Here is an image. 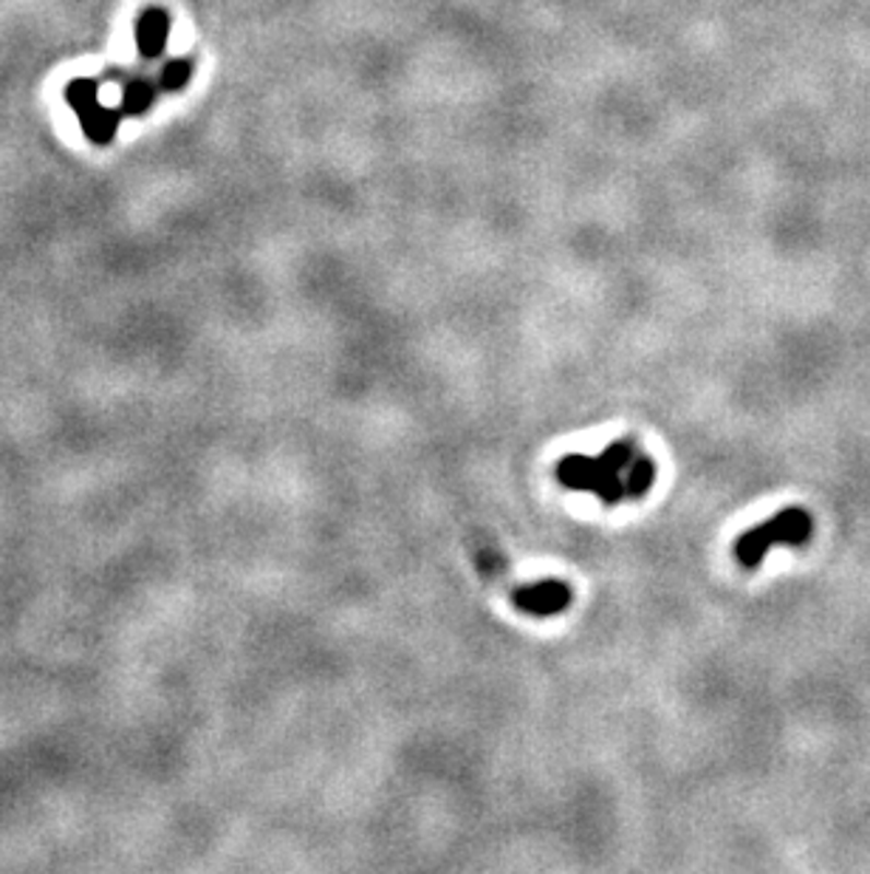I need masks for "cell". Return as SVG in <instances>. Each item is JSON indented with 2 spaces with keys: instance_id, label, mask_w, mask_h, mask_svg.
Listing matches in <instances>:
<instances>
[{
  "instance_id": "1",
  "label": "cell",
  "mask_w": 870,
  "mask_h": 874,
  "mask_svg": "<svg viewBox=\"0 0 870 874\" xmlns=\"http://www.w3.org/2000/svg\"><path fill=\"white\" fill-rule=\"evenodd\" d=\"M557 481L568 490L593 492L602 504L645 499L656 481V465L633 439H616L599 456H565L557 465Z\"/></svg>"
},
{
  "instance_id": "2",
  "label": "cell",
  "mask_w": 870,
  "mask_h": 874,
  "mask_svg": "<svg viewBox=\"0 0 870 874\" xmlns=\"http://www.w3.org/2000/svg\"><path fill=\"white\" fill-rule=\"evenodd\" d=\"M814 533V521L802 506H789L777 513L775 518L763 521L761 526H752L741 538L734 540V558L741 560V567L757 569L772 547H802L809 544Z\"/></svg>"
},
{
  "instance_id": "3",
  "label": "cell",
  "mask_w": 870,
  "mask_h": 874,
  "mask_svg": "<svg viewBox=\"0 0 870 874\" xmlns=\"http://www.w3.org/2000/svg\"><path fill=\"white\" fill-rule=\"evenodd\" d=\"M512 601L520 611L531 617H551L560 615L568 608L572 603V586L557 578H545V581L529 583V586H520L512 592Z\"/></svg>"
},
{
  "instance_id": "4",
  "label": "cell",
  "mask_w": 870,
  "mask_h": 874,
  "mask_svg": "<svg viewBox=\"0 0 870 874\" xmlns=\"http://www.w3.org/2000/svg\"><path fill=\"white\" fill-rule=\"evenodd\" d=\"M171 37V14L164 9H144L137 21V46L144 57H158Z\"/></svg>"
},
{
  "instance_id": "5",
  "label": "cell",
  "mask_w": 870,
  "mask_h": 874,
  "mask_svg": "<svg viewBox=\"0 0 870 874\" xmlns=\"http://www.w3.org/2000/svg\"><path fill=\"white\" fill-rule=\"evenodd\" d=\"M80 119L85 137H89L94 144H108L110 139L116 137V128H119V114L110 108H103V105H94V108L85 110Z\"/></svg>"
},
{
  "instance_id": "6",
  "label": "cell",
  "mask_w": 870,
  "mask_h": 874,
  "mask_svg": "<svg viewBox=\"0 0 870 874\" xmlns=\"http://www.w3.org/2000/svg\"><path fill=\"white\" fill-rule=\"evenodd\" d=\"M153 100H156V89H153L148 80H133L128 82V89H125L122 110L125 114H130V117H142V114H148L150 110Z\"/></svg>"
},
{
  "instance_id": "7",
  "label": "cell",
  "mask_w": 870,
  "mask_h": 874,
  "mask_svg": "<svg viewBox=\"0 0 870 874\" xmlns=\"http://www.w3.org/2000/svg\"><path fill=\"white\" fill-rule=\"evenodd\" d=\"M66 100H69L71 108L77 110V117H82L85 110H91L94 105H99V96H96V82L94 80H71L69 89H66Z\"/></svg>"
},
{
  "instance_id": "8",
  "label": "cell",
  "mask_w": 870,
  "mask_h": 874,
  "mask_svg": "<svg viewBox=\"0 0 870 874\" xmlns=\"http://www.w3.org/2000/svg\"><path fill=\"white\" fill-rule=\"evenodd\" d=\"M192 77V60L178 57V60L167 62L162 69V89L164 91H181Z\"/></svg>"
}]
</instances>
